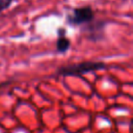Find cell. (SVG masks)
I'll return each mask as SVG.
<instances>
[{
	"mask_svg": "<svg viewBox=\"0 0 133 133\" xmlns=\"http://www.w3.org/2000/svg\"><path fill=\"white\" fill-rule=\"evenodd\" d=\"M104 68H105V64L103 62L86 61V62H81V63H77V64L61 66L57 70V73L62 76H80V75L90 73L94 71L102 70Z\"/></svg>",
	"mask_w": 133,
	"mask_h": 133,
	"instance_id": "obj_1",
	"label": "cell"
},
{
	"mask_svg": "<svg viewBox=\"0 0 133 133\" xmlns=\"http://www.w3.org/2000/svg\"><path fill=\"white\" fill-rule=\"evenodd\" d=\"M94 20V10L89 6L77 7L68 16V22L71 25H81Z\"/></svg>",
	"mask_w": 133,
	"mask_h": 133,
	"instance_id": "obj_2",
	"label": "cell"
},
{
	"mask_svg": "<svg viewBox=\"0 0 133 133\" xmlns=\"http://www.w3.org/2000/svg\"><path fill=\"white\" fill-rule=\"evenodd\" d=\"M12 0H0V11L6 9L11 4Z\"/></svg>",
	"mask_w": 133,
	"mask_h": 133,
	"instance_id": "obj_4",
	"label": "cell"
},
{
	"mask_svg": "<svg viewBox=\"0 0 133 133\" xmlns=\"http://www.w3.org/2000/svg\"><path fill=\"white\" fill-rule=\"evenodd\" d=\"M64 30L61 28L59 30V36H58V39H57V43H56V47H57V50L60 52V53H64L65 51L69 50L70 48V39L65 36L64 34Z\"/></svg>",
	"mask_w": 133,
	"mask_h": 133,
	"instance_id": "obj_3",
	"label": "cell"
}]
</instances>
